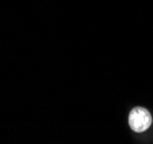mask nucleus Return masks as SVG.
Wrapping results in <instances>:
<instances>
[{"label": "nucleus", "instance_id": "nucleus-1", "mask_svg": "<svg viewBox=\"0 0 153 144\" xmlns=\"http://www.w3.org/2000/svg\"><path fill=\"white\" fill-rule=\"evenodd\" d=\"M128 122L130 128L136 133H143L150 128L152 123V115L144 107L137 106L129 113Z\"/></svg>", "mask_w": 153, "mask_h": 144}]
</instances>
